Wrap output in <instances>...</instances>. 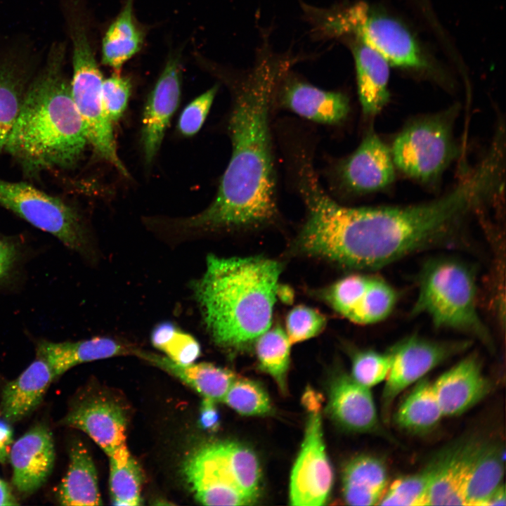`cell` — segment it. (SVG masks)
Here are the masks:
<instances>
[{
	"instance_id": "obj_8",
	"label": "cell",
	"mask_w": 506,
	"mask_h": 506,
	"mask_svg": "<svg viewBox=\"0 0 506 506\" xmlns=\"http://www.w3.org/2000/svg\"><path fill=\"white\" fill-rule=\"evenodd\" d=\"M325 30L349 34L380 54L390 65L421 69L427 61L414 37L396 19L358 3L330 15Z\"/></svg>"
},
{
	"instance_id": "obj_32",
	"label": "cell",
	"mask_w": 506,
	"mask_h": 506,
	"mask_svg": "<svg viewBox=\"0 0 506 506\" xmlns=\"http://www.w3.org/2000/svg\"><path fill=\"white\" fill-rule=\"evenodd\" d=\"M436 460L435 455L420 471L394 481L387 488L379 505L427 506L429 491L438 465Z\"/></svg>"
},
{
	"instance_id": "obj_41",
	"label": "cell",
	"mask_w": 506,
	"mask_h": 506,
	"mask_svg": "<svg viewBox=\"0 0 506 506\" xmlns=\"http://www.w3.org/2000/svg\"><path fill=\"white\" fill-rule=\"evenodd\" d=\"M218 85H214L191 101L183 110L178 123L179 131L190 136L196 134L202 126L215 96Z\"/></svg>"
},
{
	"instance_id": "obj_1",
	"label": "cell",
	"mask_w": 506,
	"mask_h": 506,
	"mask_svg": "<svg viewBox=\"0 0 506 506\" xmlns=\"http://www.w3.org/2000/svg\"><path fill=\"white\" fill-rule=\"evenodd\" d=\"M297 186L306 218L296 241L306 254L359 269H377L445 242L469 210L489 193L487 176L476 170L441 197L406 207H349L321 186L312 167Z\"/></svg>"
},
{
	"instance_id": "obj_2",
	"label": "cell",
	"mask_w": 506,
	"mask_h": 506,
	"mask_svg": "<svg viewBox=\"0 0 506 506\" xmlns=\"http://www.w3.org/2000/svg\"><path fill=\"white\" fill-rule=\"evenodd\" d=\"M286 61L264 58L238 87L228 122L232 153L214 201L185 221L195 229L257 227L278 216L270 105Z\"/></svg>"
},
{
	"instance_id": "obj_3",
	"label": "cell",
	"mask_w": 506,
	"mask_h": 506,
	"mask_svg": "<svg viewBox=\"0 0 506 506\" xmlns=\"http://www.w3.org/2000/svg\"><path fill=\"white\" fill-rule=\"evenodd\" d=\"M66 46L54 42L32 79L4 151L29 176L73 168L88 143L65 74Z\"/></svg>"
},
{
	"instance_id": "obj_11",
	"label": "cell",
	"mask_w": 506,
	"mask_h": 506,
	"mask_svg": "<svg viewBox=\"0 0 506 506\" xmlns=\"http://www.w3.org/2000/svg\"><path fill=\"white\" fill-rule=\"evenodd\" d=\"M469 345L468 341H436L413 335L389 349L391 364L381 397L384 422L390 421L394 403L403 391Z\"/></svg>"
},
{
	"instance_id": "obj_34",
	"label": "cell",
	"mask_w": 506,
	"mask_h": 506,
	"mask_svg": "<svg viewBox=\"0 0 506 506\" xmlns=\"http://www.w3.org/2000/svg\"><path fill=\"white\" fill-rule=\"evenodd\" d=\"M397 297L389 283L381 278L370 277L362 297L346 318L361 325L382 321L393 311Z\"/></svg>"
},
{
	"instance_id": "obj_20",
	"label": "cell",
	"mask_w": 506,
	"mask_h": 506,
	"mask_svg": "<svg viewBox=\"0 0 506 506\" xmlns=\"http://www.w3.org/2000/svg\"><path fill=\"white\" fill-rule=\"evenodd\" d=\"M54 379L48 363L37 356L16 379L4 387L0 403L1 417L8 423L26 417L39 405Z\"/></svg>"
},
{
	"instance_id": "obj_13",
	"label": "cell",
	"mask_w": 506,
	"mask_h": 506,
	"mask_svg": "<svg viewBox=\"0 0 506 506\" xmlns=\"http://www.w3.org/2000/svg\"><path fill=\"white\" fill-rule=\"evenodd\" d=\"M391 149L370 131L359 146L340 162L336 169L342 187L356 194H365L389 186L395 178Z\"/></svg>"
},
{
	"instance_id": "obj_17",
	"label": "cell",
	"mask_w": 506,
	"mask_h": 506,
	"mask_svg": "<svg viewBox=\"0 0 506 506\" xmlns=\"http://www.w3.org/2000/svg\"><path fill=\"white\" fill-rule=\"evenodd\" d=\"M433 387L443 417L460 415L484 399L493 384L477 354L472 353L442 373Z\"/></svg>"
},
{
	"instance_id": "obj_47",
	"label": "cell",
	"mask_w": 506,
	"mask_h": 506,
	"mask_svg": "<svg viewBox=\"0 0 506 506\" xmlns=\"http://www.w3.org/2000/svg\"><path fill=\"white\" fill-rule=\"evenodd\" d=\"M304 399L305 405L307 406L310 410H312L313 412H318L320 407V403H318V399L316 397V395L314 394L313 391L309 390L306 392Z\"/></svg>"
},
{
	"instance_id": "obj_21",
	"label": "cell",
	"mask_w": 506,
	"mask_h": 506,
	"mask_svg": "<svg viewBox=\"0 0 506 506\" xmlns=\"http://www.w3.org/2000/svg\"><path fill=\"white\" fill-rule=\"evenodd\" d=\"M281 103L299 116L321 124L340 123L349 112V101L344 93L296 80L284 86Z\"/></svg>"
},
{
	"instance_id": "obj_39",
	"label": "cell",
	"mask_w": 506,
	"mask_h": 506,
	"mask_svg": "<svg viewBox=\"0 0 506 506\" xmlns=\"http://www.w3.org/2000/svg\"><path fill=\"white\" fill-rule=\"evenodd\" d=\"M326 325L325 317L306 306L293 308L286 318V334L291 343H299L318 335Z\"/></svg>"
},
{
	"instance_id": "obj_7",
	"label": "cell",
	"mask_w": 506,
	"mask_h": 506,
	"mask_svg": "<svg viewBox=\"0 0 506 506\" xmlns=\"http://www.w3.org/2000/svg\"><path fill=\"white\" fill-rule=\"evenodd\" d=\"M72 46L71 94L83 122L88 143L96 153L124 176L128 171L117 153L111 121L103 102V76L91 44L86 19L77 16L67 22Z\"/></svg>"
},
{
	"instance_id": "obj_45",
	"label": "cell",
	"mask_w": 506,
	"mask_h": 506,
	"mask_svg": "<svg viewBox=\"0 0 506 506\" xmlns=\"http://www.w3.org/2000/svg\"><path fill=\"white\" fill-rule=\"evenodd\" d=\"M506 505L505 484L502 483L491 495L486 506H504Z\"/></svg>"
},
{
	"instance_id": "obj_40",
	"label": "cell",
	"mask_w": 506,
	"mask_h": 506,
	"mask_svg": "<svg viewBox=\"0 0 506 506\" xmlns=\"http://www.w3.org/2000/svg\"><path fill=\"white\" fill-rule=\"evenodd\" d=\"M131 89L130 79L119 74L103 79L102 98L111 122L117 121L125 111Z\"/></svg>"
},
{
	"instance_id": "obj_4",
	"label": "cell",
	"mask_w": 506,
	"mask_h": 506,
	"mask_svg": "<svg viewBox=\"0 0 506 506\" xmlns=\"http://www.w3.org/2000/svg\"><path fill=\"white\" fill-rule=\"evenodd\" d=\"M281 266L262 257L209 255L193 289L214 342L240 349L271 327Z\"/></svg>"
},
{
	"instance_id": "obj_23",
	"label": "cell",
	"mask_w": 506,
	"mask_h": 506,
	"mask_svg": "<svg viewBox=\"0 0 506 506\" xmlns=\"http://www.w3.org/2000/svg\"><path fill=\"white\" fill-rule=\"evenodd\" d=\"M351 46L361 108L365 115L374 116L389 100L390 65L377 51L357 39Z\"/></svg>"
},
{
	"instance_id": "obj_44",
	"label": "cell",
	"mask_w": 506,
	"mask_h": 506,
	"mask_svg": "<svg viewBox=\"0 0 506 506\" xmlns=\"http://www.w3.org/2000/svg\"><path fill=\"white\" fill-rule=\"evenodd\" d=\"M13 443V431L8 422L0 417V463L9 460V452Z\"/></svg>"
},
{
	"instance_id": "obj_5",
	"label": "cell",
	"mask_w": 506,
	"mask_h": 506,
	"mask_svg": "<svg viewBox=\"0 0 506 506\" xmlns=\"http://www.w3.org/2000/svg\"><path fill=\"white\" fill-rule=\"evenodd\" d=\"M475 275L454 259H436L424 264L410 314L427 315L438 328L464 332L493 347L491 336L477 309Z\"/></svg>"
},
{
	"instance_id": "obj_12",
	"label": "cell",
	"mask_w": 506,
	"mask_h": 506,
	"mask_svg": "<svg viewBox=\"0 0 506 506\" xmlns=\"http://www.w3.org/2000/svg\"><path fill=\"white\" fill-rule=\"evenodd\" d=\"M333 482V472L327 456L318 412H312L306 427L301 449L292 469L290 501L292 505L319 506L325 504Z\"/></svg>"
},
{
	"instance_id": "obj_27",
	"label": "cell",
	"mask_w": 506,
	"mask_h": 506,
	"mask_svg": "<svg viewBox=\"0 0 506 506\" xmlns=\"http://www.w3.org/2000/svg\"><path fill=\"white\" fill-rule=\"evenodd\" d=\"M34 74L17 55L0 56V153L4 150Z\"/></svg>"
},
{
	"instance_id": "obj_19",
	"label": "cell",
	"mask_w": 506,
	"mask_h": 506,
	"mask_svg": "<svg viewBox=\"0 0 506 506\" xmlns=\"http://www.w3.org/2000/svg\"><path fill=\"white\" fill-rule=\"evenodd\" d=\"M62 423L87 434L110 457L126 445V417L112 401L92 398L73 408Z\"/></svg>"
},
{
	"instance_id": "obj_9",
	"label": "cell",
	"mask_w": 506,
	"mask_h": 506,
	"mask_svg": "<svg viewBox=\"0 0 506 506\" xmlns=\"http://www.w3.org/2000/svg\"><path fill=\"white\" fill-rule=\"evenodd\" d=\"M452 114L419 118L395 138L391 153L394 165L406 175L428 183L439 178L454 157Z\"/></svg>"
},
{
	"instance_id": "obj_33",
	"label": "cell",
	"mask_w": 506,
	"mask_h": 506,
	"mask_svg": "<svg viewBox=\"0 0 506 506\" xmlns=\"http://www.w3.org/2000/svg\"><path fill=\"white\" fill-rule=\"evenodd\" d=\"M109 458L110 489L113 502L123 505H141V469L127 447Z\"/></svg>"
},
{
	"instance_id": "obj_46",
	"label": "cell",
	"mask_w": 506,
	"mask_h": 506,
	"mask_svg": "<svg viewBox=\"0 0 506 506\" xmlns=\"http://www.w3.org/2000/svg\"><path fill=\"white\" fill-rule=\"evenodd\" d=\"M18 502L7 484L0 479V505H16Z\"/></svg>"
},
{
	"instance_id": "obj_35",
	"label": "cell",
	"mask_w": 506,
	"mask_h": 506,
	"mask_svg": "<svg viewBox=\"0 0 506 506\" xmlns=\"http://www.w3.org/2000/svg\"><path fill=\"white\" fill-rule=\"evenodd\" d=\"M151 342L169 359L181 365L193 363L201 352L200 344L192 335L170 322L162 323L153 330Z\"/></svg>"
},
{
	"instance_id": "obj_42",
	"label": "cell",
	"mask_w": 506,
	"mask_h": 506,
	"mask_svg": "<svg viewBox=\"0 0 506 506\" xmlns=\"http://www.w3.org/2000/svg\"><path fill=\"white\" fill-rule=\"evenodd\" d=\"M18 252L11 242L0 238V280L11 271L16 261Z\"/></svg>"
},
{
	"instance_id": "obj_25",
	"label": "cell",
	"mask_w": 506,
	"mask_h": 506,
	"mask_svg": "<svg viewBox=\"0 0 506 506\" xmlns=\"http://www.w3.org/2000/svg\"><path fill=\"white\" fill-rule=\"evenodd\" d=\"M384 463L372 455H359L346 465L343 473V495L348 505L379 504L387 486Z\"/></svg>"
},
{
	"instance_id": "obj_31",
	"label": "cell",
	"mask_w": 506,
	"mask_h": 506,
	"mask_svg": "<svg viewBox=\"0 0 506 506\" xmlns=\"http://www.w3.org/2000/svg\"><path fill=\"white\" fill-rule=\"evenodd\" d=\"M255 342L259 368L271 375L285 393L292 345L286 332L279 327L268 329Z\"/></svg>"
},
{
	"instance_id": "obj_36",
	"label": "cell",
	"mask_w": 506,
	"mask_h": 506,
	"mask_svg": "<svg viewBox=\"0 0 506 506\" xmlns=\"http://www.w3.org/2000/svg\"><path fill=\"white\" fill-rule=\"evenodd\" d=\"M222 401L243 415H264L271 410L264 387L248 379H235Z\"/></svg>"
},
{
	"instance_id": "obj_28",
	"label": "cell",
	"mask_w": 506,
	"mask_h": 506,
	"mask_svg": "<svg viewBox=\"0 0 506 506\" xmlns=\"http://www.w3.org/2000/svg\"><path fill=\"white\" fill-rule=\"evenodd\" d=\"M134 4V0H125L102 40V63L117 71L140 51L144 42L145 33L135 17Z\"/></svg>"
},
{
	"instance_id": "obj_22",
	"label": "cell",
	"mask_w": 506,
	"mask_h": 506,
	"mask_svg": "<svg viewBox=\"0 0 506 506\" xmlns=\"http://www.w3.org/2000/svg\"><path fill=\"white\" fill-rule=\"evenodd\" d=\"M137 349L109 337H94L78 342L39 344L37 356L51 368L55 379L71 368L86 362L113 356L136 354Z\"/></svg>"
},
{
	"instance_id": "obj_16",
	"label": "cell",
	"mask_w": 506,
	"mask_h": 506,
	"mask_svg": "<svg viewBox=\"0 0 506 506\" xmlns=\"http://www.w3.org/2000/svg\"><path fill=\"white\" fill-rule=\"evenodd\" d=\"M327 410L346 430L394 441L382 426L370 389L346 373L339 375L332 382Z\"/></svg>"
},
{
	"instance_id": "obj_18",
	"label": "cell",
	"mask_w": 506,
	"mask_h": 506,
	"mask_svg": "<svg viewBox=\"0 0 506 506\" xmlns=\"http://www.w3.org/2000/svg\"><path fill=\"white\" fill-rule=\"evenodd\" d=\"M9 460L13 467V484L18 491L30 494L47 480L53 467L55 450L52 434L39 424L13 443Z\"/></svg>"
},
{
	"instance_id": "obj_14",
	"label": "cell",
	"mask_w": 506,
	"mask_h": 506,
	"mask_svg": "<svg viewBox=\"0 0 506 506\" xmlns=\"http://www.w3.org/2000/svg\"><path fill=\"white\" fill-rule=\"evenodd\" d=\"M487 439L467 434L436 454L438 466L428 494V505H464V488L472 465Z\"/></svg>"
},
{
	"instance_id": "obj_37",
	"label": "cell",
	"mask_w": 506,
	"mask_h": 506,
	"mask_svg": "<svg viewBox=\"0 0 506 506\" xmlns=\"http://www.w3.org/2000/svg\"><path fill=\"white\" fill-rule=\"evenodd\" d=\"M351 376L359 384L368 387L384 382L391 364L389 351L384 353L372 349L355 352L351 360Z\"/></svg>"
},
{
	"instance_id": "obj_38",
	"label": "cell",
	"mask_w": 506,
	"mask_h": 506,
	"mask_svg": "<svg viewBox=\"0 0 506 506\" xmlns=\"http://www.w3.org/2000/svg\"><path fill=\"white\" fill-rule=\"evenodd\" d=\"M370 278L356 274L344 277L327 290L325 298L337 313L346 318L362 297Z\"/></svg>"
},
{
	"instance_id": "obj_26",
	"label": "cell",
	"mask_w": 506,
	"mask_h": 506,
	"mask_svg": "<svg viewBox=\"0 0 506 506\" xmlns=\"http://www.w3.org/2000/svg\"><path fill=\"white\" fill-rule=\"evenodd\" d=\"M96 467L92 458L80 441L70 449L67 472L58 491V500L63 505H100Z\"/></svg>"
},
{
	"instance_id": "obj_15",
	"label": "cell",
	"mask_w": 506,
	"mask_h": 506,
	"mask_svg": "<svg viewBox=\"0 0 506 506\" xmlns=\"http://www.w3.org/2000/svg\"><path fill=\"white\" fill-rule=\"evenodd\" d=\"M181 68L179 55H169L151 91L143 111L142 142L145 160L150 164L156 155L169 121L181 97Z\"/></svg>"
},
{
	"instance_id": "obj_24",
	"label": "cell",
	"mask_w": 506,
	"mask_h": 506,
	"mask_svg": "<svg viewBox=\"0 0 506 506\" xmlns=\"http://www.w3.org/2000/svg\"><path fill=\"white\" fill-rule=\"evenodd\" d=\"M136 355L179 378L204 398L215 402L223 401L236 379L232 371L208 363L181 365L167 357L140 350Z\"/></svg>"
},
{
	"instance_id": "obj_6",
	"label": "cell",
	"mask_w": 506,
	"mask_h": 506,
	"mask_svg": "<svg viewBox=\"0 0 506 506\" xmlns=\"http://www.w3.org/2000/svg\"><path fill=\"white\" fill-rule=\"evenodd\" d=\"M196 499L205 505H247L259 498L261 472L257 455L234 441L202 446L183 465Z\"/></svg>"
},
{
	"instance_id": "obj_43",
	"label": "cell",
	"mask_w": 506,
	"mask_h": 506,
	"mask_svg": "<svg viewBox=\"0 0 506 506\" xmlns=\"http://www.w3.org/2000/svg\"><path fill=\"white\" fill-rule=\"evenodd\" d=\"M215 401L204 398L201 407L200 423L209 430H215L219 426V415L215 406Z\"/></svg>"
},
{
	"instance_id": "obj_29",
	"label": "cell",
	"mask_w": 506,
	"mask_h": 506,
	"mask_svg": "<svg viewBox=\"0 0 506 506\" xmlns=\"http://www.w3.org/2000/svg\"><path fill=\"white\" fill-rule=\"evenodd\" d=\"M411 387L397 407L393 419L400 429L409 433L429 432L443 417L433 382L424 377Z\"/></svg>"
},
{
	"instance_id": "obj_30",
	"label": "cell",
	"mask_w": 506,
	"mask_h": 506,
	"mask_svg": "<svg viewBox=\"0 0 506 506\" xmlns=\"http://www.w3.org/2000/svg\"><path fill=\"white\" fill-rule=\"evenodd\" d=\"M504 472V445L487 439L467 477L464 505L486 506L491 495L502 484Z\"/></svg>"
},
{
	"instance_id": "obj_10",
	"label": "cell",
	"mask_w": 506,
	"mask_h": 506,
	"mask_svg": "<svg viewBox=\"0 0 506 506\" xmlns=\"http://www.w3.org/2000/svg\"><path fill=\"white\" fill-rule=\"evenodd\" d=\"M0 205L56 237L67 247L78 251L84 247L79 214L60 197L25 182L0 179Z\"/></svg>"
}]
</instances>
